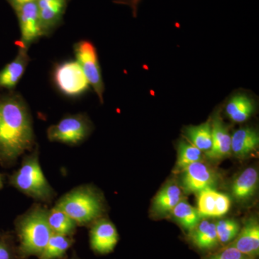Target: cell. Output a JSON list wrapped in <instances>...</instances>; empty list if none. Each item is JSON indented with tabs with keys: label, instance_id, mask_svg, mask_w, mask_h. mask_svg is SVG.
<instances>
[{
	"label": "cell",
	"instance_id": "obj_1",
	"mask_svg": "<svg viewBox=\"0 0 259 259\" xmlns=\"http://www.w3.org/2000/svg\"><path fill=\"white\" fill-rule=\"evenodd\" d=\"M34 144L31 115L18 95L0 97V164L10 166Z\"/></svg>",
	"mask_w": 259,
	"mask_h": 259
},
{
	"label": "cell",
	"instance_id": "obj_2",
	"mask_svg": "<svg viewBox=\"0 0 259 259\" xmlns=\"http://www.w3.org/2000/svg\"><path fill=\"white\" fill-rule=\"evenodd\" d=\"M48 211L36 204L17 218L15 228L20 242L19 251L24 258L40 256L52 236L48 223Z\"/></svg>",
	"mask_w": 259,
	"mask_h": 259
},
{
	"label": "cell",
	"instance_id": "obj_3",
	"mask_svg": "<svg viewBox=\"0 0 259 259\" xmlns=\"http://www.w3.org/2000/svg\"><path fill=\"white\" fill-rule=\"evenodd\" d=\"M54 207L81 226L95 222L105 210L101 194L90 185L79 186L70 191L58 200Z\"/></svg>",
	"mask_w": 259,
	"mask_h": 259
},
{
	"label": "cell",
	"instance_id": "obj_4",
	"mask_svg": "<svg viewBox=\"0 0 259 259\" xmlns=\"http://www.w3.org/2000/svg\"><path fill=\"white\" fill-rule=\"evenodd\" d=\"M10 183L20 192L37 201L49 202L55 197L54 189L42 172L37 151L24 158L20 168L10 177Z\"/></svg>",
	"mask_w": 259,
	"mask_h": 259
},
{
	"label": "cell",
	"instance_id": "obj_5",
	"mask_svg": "<svg viewBox=\"0 0 259 259\" xmlns=\"http://www.w3.org/2000/svg\"><path fill=\"white\" fill-rule=\"evenodd\" d=\"M92 131L88 117L83 114L68 115L48 129V139L52 142L77 145L83 142Z\"/></svg>",
	"mask_w": 259,
	"mask_h": 259
},
{
	"label": "cell",
	"instance_id": "obj_6",
	"mask_svg": "<svg viewBox=\"0 0 259 259\" xmlns=\"http://www.w3.org/2000/svg\"><path fill=\"white\" fill-rule=\"evenodd\" d=\"M74 54L89 83L93 87L100 101L103 102L105 86L95 46L88 40H81L75 44Z\"/></svg>",
	"mask_w": 259,
	"mask_h": 259
},
{
	"label": "cell",
	"instance_id": "obj_7",
	"mask_svg": "<svg viewBox=\"0 0 259 259\" xmlns=\"http://www.w3.org/2000/svg\"><path fill=\"white\" fill-rule=\"evenodd\" d=\"M54 77L59 90L69 97L82 95L90 86L76 61H66L59 64L54 71Z\"/></svg>",
	"mask_w": 259,
	"mask_h": 259
},
{
	"label": "cell",
	"instance_id": "obj_8",
	"mask_svg": "<svg viewBox=\"0 0 259 259\" xmlns=\"http://www.w3.org/2000/svg\"><path fill=\"white\" fill-rule=\"evenodd\" d=\"M182 185L185 192L197 193L214 189L218 177L210 167L202 161L195 162L182 170Z\"/></svg>",
	"mask_w": 259,
	"mask_h": 259
},
{
	"label": "cell",
	"instance_id": "obj_9",
	"mask_svg": "<svg viewBox=\"0 0 259 259\" xmlns=\"http://www.w3.org/2000/svg\"><path fill=\"white\" fill-rule=\"evenodd\" d=\"M18 10L21 40L23 47L28 49L42 35L38 8L36 2L27 3Z\"/></svg>",
	"mask_w": 259,
	"mask_h": 259
},
{
	"label": "cell",
	"instance_id": "obj_10",
	"mask_svg": "<svg viewBox=\"0 0 259 259\" xmlns=\"http://www.w3.org/2000/svg\"><path fill=\"white\" fill-rule=\"evenodd\" d=\"M118 241V233L113 223L107 220L95 221L90 231V244L94 251L107 254L114 250Z\"/></svg>",
	"mask_w": 259,
	"mask_h": 259
},
{
	"label": "cell",
	"instance_id": "obj_11",
	"mask_svg": "<svg viewBox=\"0 0 259 259\" xmlns=\"http://www.w3.org/2000/svg\"><path fill=\"white\" fill-rule=\"evenodd\" d=\"M197 209L202 217H222L229 211L231 199L214 189L199 192Z\"/></svg>",
	"mask_w": 259,
	"mask_h": 259
},
{
	"label": "cell",
	"instance_id": "obj_12",
	"mask_svg": "<svg viewBox=\"0 0 259 259\" xmlns=\"http://www.w3.org/2000/svg\"><path fill=\"white\" fill-rule=\"evenodd\" d=\"M212 123V148L206 153L210 159L220 160L229 156L231 153V136L228 126L219 114H214Z\"/></svg>",
	"mask_w": 259,
	"mask_h": 259
},
{
	"label": "cell",
	"instance_id": "obj_13",
	"mask_svg": "<svg viewBox=\"0 0 259 259\" xmlns=\"http://www.w3.org/2000/svg\"><path fill=\"white\" fill-rule=\"evenodd\" d=\"M231 245L248 257H255L259 253V225L256 220L250 219L240 230Z\"/></svg>",
	"mask_w": 259,
	"mask_h": 259
},
{
	"label": "cell",
	"instance_id": "obj_14",
	"mask_svg": "<svg viewBox=\"0 0 259 259\" xmlns=\"http://www.w3.org/2000/svg\"><path fill=\"white\" fill-rule=\"evenodd\" d=\"M26 48H20L16 58L0 71V88L11 90L15 88L25 72L29 62Z\"/></svg>",
	"mask_w": 259,
	"mask_h": 259
},
{
	"label": "cell",
	"instance_id": "obj_15",
	"mask_svg": "<svg viewBox=\"0 0 259 259\" xmlns=\"http://www.w3.org/2000/svg\"><path fill=\"white\" fill-rule=\"evenodd\" d=\"M258 132L251 127L238 130L231 136V152L238 158L248 157L258 150Z\"/></svg>",
	"mask_w": 259,
	"mask_h": 259
},
{
	"label": "cell",
	"instance_id": "obj_16",
	"mask_svg": "<svg viewBox=\"0 0 259 259\" xmlns=\"http://www.w3.org/2000/svg\"><path fill=\"white\" fill-rule=\"evenodd\" d=\"M258 185V171L250 167L234 181L232 186V194L237 200H246L254 195Z\"/></svg>",
	"mask_w": 259,
	"mask_h": 259
},
{
	"label": "cell",
	"instance_id": "obj_17",
	"mask_svg": "<svg viewBox=\"0 0 259 259\" xmlns=\"http://www.w3.org/2000/svg\"><path fill=\"white\" fill-rule=\"evenodd\" d=\"M190 235L194 244L199 249L211 250L219 245L215 223L208 220H201Z\"/></svg>",
	"mask_w": 259,
	"mask_h": 259
},
{
	"label": "cell",
	"instance_id": "obj_18",
	"mask_svg": "<svg viewBox=\"0 0 259 259\" xmlns=\"http://www.w3.org/2000/svg\"><path fill=\"white\" fill-rule=\"evenodd\" d=\"M42 35L57 23L64 10V0H37Z\"/></svg>",
	"mask_w": 259,
	"mask_h": 259
},
{
	"label": "cell",
	"instance_id": "obj_19",
	"mask_svg": "<svg viewBox=\"0 0 259 259\" xmlns=\"http://www.w3.org/2000/svg\"><path fill=\"white\" fill-rule=\"evenodd\" d=\"M182 197L180 187L175 184H168L158 192L153 199V210L159 214L171 212L172 209L182 200Z\"/></svg>",
	"mask_w": 259,
	"mask_h": 259
},
{
	"label": "cell",
	"instance_id": "obj_20",
	"mask_svg": "<svg viewBox=\"0 0 259 259\" xmlns=\"http://www.w3.org/2000/svg\"><path fill=\"white\" fill-rule=\"evenodd\" d=\"M254 111V103L249 97L237 95L232 97L226 108L227 115L233 122H243L248 120Z\"/></svg>",
	"mask_w": 259,
	"mask_h": 259
},
{
	"label": "cell",
	"instance_id": "obj_21",
	"mask_svg": "<svg viewBox=\"0 0 259 259\" xmlns=\"http://www.w3.org/2000/svg\"><path fill=\"white\" fill-rule=\"evenodd\" d=\"M186 138L191 144L207 153L212 148V123L211 120L199 125L188 126L185 130Z\"/></svg>",
	"mask_w": 259,
	"mask_h": 259
},
{
	"label": "cell",
	"instance_id": "obj_22",
	"mask_svg": "<svg viewBox=\"0 0 259 259\" xmlns=\"http://www.w3.org/2000/svg\"><path fill=\"white\" fill-rule=\"evenodd\" d=\"M171 214L177 222L190 233L199 224L202 218L198 209L183 200H181L172 209Z\"/></svg>",
	"mask_w": 259,
	"mask_h": 259
},
{
	"label": "cell",
	"instance_id": "obj_23",
	"mask_svg": "<svg viewBox=\"0 0 259 259\" xmlns=\"http://www.w3.org/2000/svg\"><path fill=\"white\" fill-rule=\"evenodd\" d=\"M47 220L53 233L56 234L71 236L77 226L66 213L54 207L48 211Z\"/></svg>",
	"mask_w": 259,
	"mask_h": 259
},
{
	"label": "cell",
	"instance_id": "obj_24",
	"mask_svg": "<svg viewBox=\"0 0 259 259\" xmlns=\"http://www.w3.org/2000/svg\"><path fill=\"white\" fill-rule=\"evenodd\" d=\"M71 237L53 233L38 259H60L73 244Z\"/></svg>",
	"mask_w": 259,
	"mask_h": 259
},
{
	"label": "cell",
	"instance_id": "obj_25",
	"mask_svg": "<svg viewBox=\"0 0 259 259\" xmlns=\"http://www.w3.org/2000/svg\"><path fill=\"white\" fill-rule=\"evenodd\" d=\"M202 152L190 143L181 141L178 145L176 168L182 171L192 163L202 161Z\"/></svg>",
	"mask_w": 259,
	"mask_h": 259
},
{
	"label": "cell",
	"instance_id": "obj_26",
	"mask_svg": "<svg viewBox=\"0 0 259 259\" xmlns=\"http://www.w3.org/2000/svg\"><path fill=\"white\" fill-rule=\"evenodd\" d=\"M219 244L228 245L238 236L241 228L240 225L233 220H221L215 223Z\"/></svg>",
	"mask_w": 259,
	"mask_h": 259
},
{
	"label": "cell",
	"instance_id": "obj_27",
	"mask_svg": "<svg viewBox=\"0 0 259 259\" xmlns=\"http://www.w3.org/2000/svg\"><path fill=\"white\" fill-rule=\"evenodd\" d=\"M206 259H248V256L243 254L233 245H229Z\"/></svg>",
	"mask_w": 259,
	"mask_h": 259
},
{
	"label": "cell",
	"instance_id": "obj_28",
	"mask_svg": "<svg viewBox=\"0 0 259 259\" xmlns=\"http://www.w3.org/2000/svg\"><path fill=\"white\" fill-rule=\"evenodd\" d=\"M13 253L8 241L0 238V259H13Z\"/></svg>",
	"mask_w": 259,
	"mask_h": 259
},
{
	"label": "cell",
	"instance_id": "obj_29",
	"mask_svg": "<svg viewBox=\"0 0 259 259\" xmlns=\"http://www.w3.org/2000/svg\"><path fill=\"white\" fill-rule=\"evenodd\" d=\"M11 2L15 8L19 9L23 5L27 4V3H32V2H36V0H11Z\"/></svg>",
	"mask_w": 259,
	"mask_h": 259
},
{
	"label": "cell",
	"instance_id": "obj_30",
	"mask_svg": "<svg viewBox=\"0 0 259 259\" xmlns=\"http://www.w3.org/2000/svg\"><path fill=\"white\" fill-rule=\"evenodd\" d=\"M3 187V176L0 174V190Z\"/></svg>",
	"mask_w": 259,
	"mask_h": 259
}]
</instances>
